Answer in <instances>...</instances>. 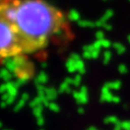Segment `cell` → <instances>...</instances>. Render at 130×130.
Masks as SVG:
<instances>
[{"label":"cell","instance_id":"obj_2","mask_svg":"<svg viewBox=\"0 0 130 130\" xmlns=\"http://www.w3.org/2000/svg\"><path fill=\"white\" fill-rule=\"evenodd\" d=\"M25 54L18 31L9 19L4 5L0 6V60Z\"/></svg>","mask_w":130,"mask_h":130},{"label":"cell","instance_id":"obj_4","mask_svg":"<svg viewBox=\"0 0 130 130\" xmlns=\"http://www.w3.org/2000/svg\"><path fill=\"white\" fill-rule=\"evenodd\" d=\"M120 127L122 130H130V121H123L120 123Z\"/></svg>","mask_w":130,"mask_h":130},{"label":"cell","instance_id":"obj_7","mask_svg":"<svg viewBox=\"0 0 130 130\" xmlns=\"http://www.w3.org/2000/svg\"><path fill=\"white\" fill-rule=\"evenodd\" d=\"M12 1V0H0V6L1 5H4V4H7L8 2Z\"/></svg>","mask_w":130,"mask_h":130},{"label":"cell","instance_id":"obj_6","mask_svg":"<svg viewBox=\"0 0 130 130\" xmlns=\"http://www.w3.org/2000/svg\"><path fill=\"white\" fill-rule=\"evenodd\" d=\"M44 118L43 117H39V118H37V125L38 126H40V127H42L43 125H44Z\"/></svg>","mask_w":130,"mask_h":130},{"label":"cell","instance_id":"obj_12","mask_svg":"<svg viewBox=\"0 0 130 130\" xmlns=\"http://www.w3.org/2000/svg\"><path fill=\"white\" fill-rule=\"evenodd\" d=\"M2 130H10V129H2Z\"/></svg>","mask_w":130,"mask_h":130},{"label":"cell","instance_id":"obj_3","mask_svg":"<svg viewBox=\"0 0 130 130\" xmlns=\"http://www.w3.org/2000/svg\"><path fill=\"white\" fill-rule=\"evenodd\" d=\"M105 123H106V124L111 123V124L118 125L120 122H119V120H118V118H117V117H115V116H111V117H108V118H106V119H105Z\"/></svg>","mask_w":130,"mask_h":130},{"label":"cell","instance_id":"obj_5","mask_svg":"<svg viewBox=\"0 0 130 130\" xmlns=\"http://www.w3.org/2000/svg\"><path fill=\"white\" fill-rule=\"evenodd\" d=\"M41 113H42L41 108H36V109L34 110V115H35V117H37V118L42 117V116H41Z\"/></svg>","mask_w":130,"mask_h":130},{"label":"cell","instance_id":"obj_10","mask_svg":"<svg viewBox=\"0 0 130 130\" xmlns=\"http://www.w3.org/2000/svg\"><path fill=\"white\" fill-rule=\"evenodd\" d=\"M86 130H97V129H96L94 126H91V127H88Z\"/></svg>","mask_w":130,"mask_h":130},{"label":"cell","instance_id":"obj_13","mask_svg":"<svg viewBox=\"0 0 130 130\" xmlns=\"http://www.w3.org/2000/svg\"><path fill=\"white\" fill-rule=\"evenodd\" d=\"M40 130H44V129H40Z\"/></svg>","mask_w":130,"mask_h":130},{"label":"cell","instance_id":"obj_8","mask_svg":"<svg viewBox=\"0 0 130 130\" xmlns=\"http://www.w3.org/2000/svg\"><path fill=\"white\" fill-rule=\"evenodd\" d=\"M50 109H51L52 111H54V112H57V111H58V108H57V106H55V105H50Z\"/></svg>","mask_w":130,"mask_h":130},{"label":"cell","instance_id":"obj_9","mask_svg":"<svg viewBox=\"0 0 130 130\" xmlns=\"http://www.w3.org/2000/svg\"><path fill=\"white\" fill-rule=\"evenodd\" d=\"M114 130H122V128L120 127V123H119L118 125H116V127L114 128Z\"/></svg>","mask_w":130,"mask_h":130},{"label":"cell","instance_id":"obj_11","mask_svg":"<svg viewBox=\"0 0 130 130\" xmlns=\"http://www.w3.org/2000/svg\"><path fill=\"white\" fill-rule=\"evenodd\" d=\"M2 127H3V124H2V122H0V129H2Z\"/></svg>","mask_w":130,"mask_h":130},{"label":"cell","instance_id":"obj_1","mask_svg":"<svg viewBox=\"0 0 130 130\" xmlns=\"http://www.w3.org/2000/svg\"><path fill=\"white\" fill-rule=\"evenodd\" d=\"M4 7L19 33L25 54L43 50L68 26L64 13L46 0H12Z\"/></svg>","mask_w":130,"mask_h":130}]
</instances>
